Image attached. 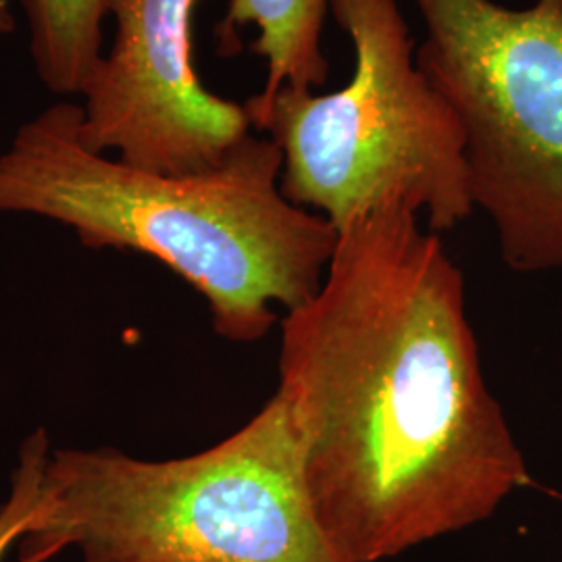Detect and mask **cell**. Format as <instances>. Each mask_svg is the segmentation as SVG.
<instances>
[{
    "mask_svg": "<svg viewBox=\"0 0 562 562\" xmlns=\"http://www.w3.org/2000/svg\"><path fill=\"white\" fill-rule=\"evenodd\" d=\"M50 454V443L44 429H36L20 448L18 467L11 475V490L0 504V562L11 546L20 542L41 498L42 473Z\"/></svg>",
    "mask_w": 562,
    "mask_h": 562,
    "instance_id": "obj_9",
    "label": "cell"
},
{
    "mask_svg": "<svg viewBox=\"0 0 562 562\" xmlns=\"http://www.w3.org/2000/svg\"><path fill=\"white\" fill-rule=\"evenodd\" d=\"M113 7L115 0H21L34 69L50 92L81 94L104 55Z\"/></svg>",
    "mask_w": 562,
    "mask_h": 562,
    "instance_id": "obj_8",
    "label": "cell"
},
{
    "mask_svg": "<svg viewBox=\"0 0 562 562\" xmlns=\"http://www.w3.org/2000/svg\"><path fill=\"white\" fill-rule=\"evenodd\" d=\"M464 302L440 236L392 202L341 225L322 288L281 322L276 394L341 562L487 521L531 482Z\"/></svg>",
    "mask_w": 562,
    "mask_h": 562,
    "instance_id": "obj_1",
    "label": "cell"
},
{
    "mask_svg": "<svg viewBox=\"0 0 562 562\" xmlns=\"http://www.w3.org/2000/svg\"><path fill=\"white\" fill-rule=\"evenodd\" d=\"M352 42L355 74L329 94L283 86L252 130L280 146L283 196L336 229L398 202L448 232L475 211L461 121L417 65L396 0H329Z\"/></svg>",
    "mask_w": 562,
    "mask_h": 562,
    "instance_id": "obj_4",
    "label": "cell"
},
{
    "mask_svg": "<svg viewBox=\"0 0 562 562\" xmlns=\"http://www.w3.org/2000/svg\"><path fill=\"white\" fill-rule=\"evenodd\" d=\"M327 13L329 0H229L215 30L220 53L225 57L240 53L241 30L252 25L259 36L248 48L267 65L261 92L246 104L262 106L283 86L313 90L327 81L329 60L322 46Z\"/></svg>",
    "mask_w": 562,
    "mask_h": 562,
    "instance_id": "obj_7",
    "label": "cell"
},
{
    "mask_svg": "<svg viewBox=\"0 0 562 562\" xmlns=\"http://www.w3.org/2000/svg\"><path fill=\"white\" fill-rule=\"evenodd\" d=\"M20 562H341L308 496L280 394L199 454L140 461L117 448L50 450Z\"/></svg>",
    "mask_w": 562,
    "mask_h": 562,
    "instance_id": "obj_3",
    "label": "cell"
},
{
    "mask_svg": "<svg viewBox=\"0 0 562 562\" xmlns=\"http://www.w3.org/2000/svg\"><path fill=\"white\" fill-rule=\"evenodd\" d=\"M201 0H115V38L81 90L80 136L146 171L220 167L252 125L244 104L213 94L192 59Z\"/></svg>",
    "mask_w": 562,
    "mask_h": 562,
    "instance_id": "obj_6",
    "label": "cell"
},
{
    "mask_svg": "<svg viewBox=\"0 0 562 562\" xmlns=\"http://www.w3.org/2000/svg\"><path fill=\"white\" fill-rule=\"evenodd\" d=\"M55 102L0 153V213L69 227L92 250L148 255L209 302L215 331L257 341L322 288L338 229L281 192L280 146L250 134L215 169L146 171L88 148Z\"/></svg>",
    "mask_w": 562,
    "mask_h": 562,
    "instance_id": "obj_2",
    "label": "cell"
},
{
    "mask_svg": "<svg viewBox=\"0 0 562 562\" xmlns=\"http://www.w3.org/2000/svg\"><path fill=\"white\" fill-rule=\"evenodd\" d=\"M417 65L461 121L469 192L519 273L562 269V0H415Z\"/></svg>",
    "mask_w": 562,
    "mask_h": 562,
    "instance_id": "obj_5",
    "label": "cell"
},
{
    "mask_svg": "<svg viewBox=\"0 0 562 562\" xmlns=\"http://www.w3.org/2000/svg\"><path fill=\"white\" fill-rule=\"evenodd\" d=\"M13 11H11V2L9 0H0V36H7L13 32Z\"/></svg>",
    "mask_w": 562,
    "mask_h": 562,
    "instance_id": "obj_10",
    "label": "cell"
}]
</instances>
